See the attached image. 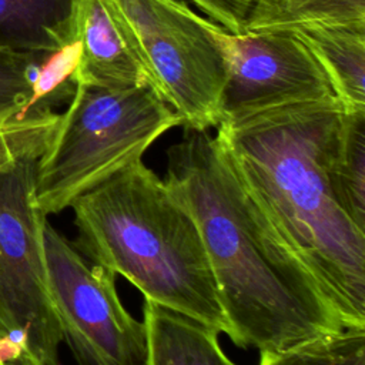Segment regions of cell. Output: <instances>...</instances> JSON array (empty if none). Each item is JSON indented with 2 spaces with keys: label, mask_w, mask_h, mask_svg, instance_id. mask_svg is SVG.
<instances>
[{
  "label": "cell",
  "mask_w": 365,
  "mask_h": 365,
  "mask_svg": "<svg viewBox=\"0 0 365 365\" xmlns=\"http://www.w3.org/2000/svg\"><path fill=\"white\" fill-rule=\"evenodd\" d=\"M197 6L208 20L231 33H242L257 0H187Z\"/></svg>",
  "instance_id": "obj_18"
},
{
  "label": "cell",
  "mask_w": 365,
  "mask_h": 365,
  "mask_svg": "<svg viewBox=\"0 0 365 365\" xmlns=\"http://www.w3.org/2000/svg\"><path fill=\"white\" fill-rule=\"evenodd\" d=\"M208 29L225 68L221 120L334 96L314 56L289 30L231 33L211 20Z\"/></svg>",
  "instance_id": "obj_8"
},
{
  "label": "cell",
  "mask_w": 365,
  "mask_h": 365,
  "mask_svg": "<svg viewBox=\"0 0 365 365\" xmlns=\"http://www.w3.org/2000/svg\"><path fill=\"white\" fill-rule=\"evenodd\" d=\"M344 113L335 96L284 104L222 118L217 140L344 328H365V231L339 207L329 178Z\"/></svg>",
  "instance_id": "obj_2"
},
{
  "label": "cell",
  "mask_w": 365,
  "mask_h": 365,
  "mask_svg": "<svg viewBox=\"0 0 365 365\" xmlns=\"http://www.w3.org/2000/svg\"><path fill=\"white\" fill-rule=\"evenodd\" d=\"M165 184L200 231L240 348L279 351L344 329L319 282L232 170L217 137L185 130Z\"/></svg>",
  "instance_id": "obj_1"
},
{
  "label": "cell",
  "mask_w": 365,
  "mask_h": 365,
  "mask_svg": "<svg viewBox=\"0 0 365 365\" xmlns=\"http://www.w3.org/2000/svg\"><path fill=\"white\" fill-rule=\"evenodd\" d=\"M37 161L0 171V329L34 365H60L63 335L43 242L47 215L36 205Z\"/></svg>",
  "instance_id": "obj_6"
},
{
  "label": "cell",
  "mask_w": 365,
  "mask_h": 365,
  "mask_svg": "<svg viewBox=\"0 0 365 365\" xmlns=\"http://www.w3.org/2000/svg\"><path fill=\"white\" fill-rule=\"evenodd\" d=\"M258 365H365V328H344L287 349L261 351Z\"/></svg>",
  "instance_id": "obj_15"
},
{
  "label": "cell",
  "mask_w": 365,
  "mask_h": 365,
  "mask_svg": "<svg viewBox=\"0 0 365 365\" xmlns=\"http://www.w3.org/2000/svg\"><path fill=\"white\" fill-rule=\"evenodd\" d=\"M48 56L0 51V114L53 110L38 100L36 91L40 66Z\"/></svg>",
  "instance_id": "obj_17"
},
{
  "label": "cell",
  "mask_w": 365,
  "mask_h": 365,
  "mask_svg": "<svg viewBox=\"0 0 365 365\" xmlns=\"http://www.w3.org/2000/svg\"><path fill=\"white\" fill-rule=\"evenodd\" d=\"M60 113L36 108L0 114V171L24 158H40L56 131Z\"/></svg>",
  "instance_id": "obj_16"
},
{
  "label": "cell",
  "mask_w": 365,
  "mask_h": 365,
  "mask_svg": "<svg viewBox=\"0 0 365 365\" xmlns=\"http://www.w3.org/2000/svg\"><path fill=\"white\" fill-rule=\"evenodd\" d=\"M76 38L81 47L76 71L77 84L111 88L150 87L143 67L103 0H78Z\"/></svg>",
  "instance_id": "obj_9"
},
{
  "label": "cell",
  "mask_w": 365,
  "mask_h": 365,
  "mask_svg": "<svg viewBox=\"0 0 365 365\" xmlns=\"http://www.w3.org/2000/svg\"><path fill=\"white\" fill-rule=\"evenodd\" d=\"M289 31L314 56L344 110H365V26H304Z\"/></svg>",
  "instance_id": "obj_11"
},
{
  "label": "cell",
  "mask_w": 365,
  "mask_h": 365,
  "mask_svg": "<svg viewBox=\"0 0 365 365\" xmlns=\"http://www.w3.org/2000/svg\"><path fill=\"white\" fill-rule=\"evenodd\" d=\"M150 88L185 130L217 127L225 68L208 19L180 0H103Z\"/></svg>",
  "instance_id": "obj_5"
},
{
  "label": "cell",
  "mask_w": 365,
  "mask_h": 365,
  "mask_svg": "<svg viewBox=\"0 0 365 365\" xmlns=\"http://www.w3.org/2000/svg\"><path fill=\"white\" fill-rule=\"evenodd\" d=\"M0 365H34L27 352L0 329Z\"/></svg>",
  "instance_id": "obj_19"
},
{
  "label": "cell",
  "mask_w": 365,
  "mask_h": 365,
  "mask_svg": "<svg viewBox=\"0 0 365 365\" xmlns=\"http://www.w3.org/2000/svg\"><path fill=\"white\" fill-rule=\"evenodd\" d=\"M78 0H0V51L51 54L76 40Z\"/></svg>",
  "instance_id": "obj_12"
},
{
  "label": "cell",
  "mask_w": 365,
  "mask_h": 365,
  "mask_svg": "<svg viewBox=\"0 0 365 365\" xmlns=\"http://www.w3.org/2000/svg\"><path fill=\"white\" fill-rule=\"evenodd\" d=\"M145 365H237L221 349L218 331L185 314L144 301Z\"/></svg>",
  "instance_id": "obj_10"
},
{
  "label": "cell",
  "mask_w": 365,
  "mask_h": 365,
  "mask_svg": "<svg viewBox=\"0 0 365 365\" xmlns=\"http://www.w3.org/2000/svg\"><path fill=\"white\" fill-rule=\"evenodd\" d=\"M73 245L144 297L231 336L192 217L143 160L80 195Z\"/></svg>",
  "instance_id": "obj_3"
},
{
  "label": "cell",
  "mask_w": 365,
  "mask_h": 365,
  "mask_svg": "<svg viewBox=\"0 0 365 365\" xmlns=\"http://www.w3.org/2000/svg\"><path fill=\"white\" fill-rule=\"evenodd\" d=\"M365 26V0H257L244 31Z\"/></svg>",
  "instance_id": "obj_13"
},
{
  "label": "cell",
  "mask_w": 365,
  "mask_h": 365,
  "mask_svg": "<svg viewBox=\"0 0 365 365\" xmlns=\"http://www.w3.org/2000/svg\"><path fill=\"white\" fill-rule=\"evenodd\" d=\"M50 292L63 341L78 365H145L144 324L123 307L115 275L88 262L47 220Z\"/></svg>",
  "instance_id": "obj_7"
},
{
  "label": "cell",
  "mask_w": 365,
  "mask_h": 365,
  "mask_svg": "<svg viewBox=\"0 0 365 365\" xmlns=\"http://www.w3.org/2000/svg\"><path fill=\"white\" fill-rule=\"evenodd\" d=\"M180 117L150 87L77 84L37 161L36 205L58 214L80 195L143 158Z\"/></svg>",
  "instance_id": "obj_4"
},
{
  "label": "cell",
  "mask_w": 365,
  "mask_h": 365,
  "mask_svg": "<svg viewBox=\"0 0 365 365\" xmlns=\"http://www.w3.org/2000/svg\"><path fill=\"white\" fill-rule=\"evenodd\" d=\"M329 178L339 207L365 231V110L344 113Z\"/></svg>",
  "instance_id": "obj_14"
}]
</instances>
